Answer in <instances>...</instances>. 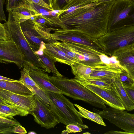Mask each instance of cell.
I'll return each instance as SVG.
<instances>
[{"label": "cell", "mask_w": 134, "mask_h": 134, "mask_svg": "<svg viewBox=\"0 0 134 134\" xmlns=\"http://www.w3.org/2000/svg\"><path fill=\"white\" fill-rule=\"evenodd\" d=\"M115 0L97 4L92 3L69 13L57 14L66 29L80 33L97 40L107 32L108 19L111 7Z\"/></svg>", "instance_id": "obj_1"}, {"label": "cell", "mask_w": 134, "mask_h": 134, "mask_svg": "<svg viewBox=\"0 0 134 134\" xmlns=\"http://www.w3.org/2000/svg\"><path fill=\"white\" fill-rule=\"evenodd\" d=\"M51 82L63 92V94L75 100L85 101L94 107L105 109L107 108L103 100L74 79H68L55 76H49Z\"/></svg>", "instance_id": "obj_2"}, {"label": "cell", "mask_w": 134, "mask_h": 134, "mask_svg": "<svg viewBox=\"0 0 134 134\" xmlns=\"http://www.w3.org/2000/svg\"><path fill=\"white\" fill-rule=\"evenodd\" d=\"M8 13V20L4 24L7 30L9 39L19 46L25 58L24 64L33 65L48 72L49 70L44 65L38 55L35 53L24 36L20 20L13 17L11 11Z\"/></svg>", "instance_id": "obj_3"}, {"label": "cell", "mask_w": 134, "mask_h": 134, "mask_svg": "<svg viewBox=\"0 0 134 134\" xmlns=\"http://www.w3.org/2000/svg\"><path fill=\"white\" fill-rule=\"evenodd\" d=\"M97 40L105 54L111 56L116 49L134 43V25L111 29Z\"/></svg>", "instance_id": "obj_4"}, {"label": "cell", "mask_w": 134, "mask_h": 134, "mask_svg": "<svg viewBox=\"0 0 134 134\" xmlns=\"http://www.w3.org/2000/svg\"><path fill=\"white\" fill-rule=\"evenodd\" d=\"M45 91L54 105L61 123L66 125L71 124H74L82 129L88 128V126L83 124L82 118L79 115L78 111L75 108L74 104L63 94Z\"/></svg>", "instance_id": "obj_5"}, {"label": "cell", "mask_w": 134, "mask_h": 134, "mask_svg": "<svg viewBox=\"0 0 134 134\" xmlns=\"http://www.w3.org/2000/svg\"><path fill=\"white\" fill-rule=\"evenodd\" d=\"M134 25V1L115 0L111 8L107 31L111 29Z\"/></svg>", "instance_id": "obj_6"}, {"label": "cell", "mask_w": 134, "mask_h": 134, "mask_svg": "<svg viewBox=\"0 0 134 134\" xmlns=\"http://www.w3.org/2000/svg\"><path fill=\"white\" fill-rule=\"evenodd\" d=\"M20 25L24 36L35 52L39 50L43 41L52 43L50 31H53V28L42 26L30 20L20 23Z\"/></svg>", "instance_id": "obj_7"}, {"label": "cell", "mask_w": 134, "mask_h": 134, "mask_svg": "<svg viewBox=\"0 0 134 134\" xmlns=\"http://www.w3.org/2000/svg\"><path fill=\"white\" fill-rule=\"evenodd\" d=\"M94 112L98 114L124 131L134 134V114L109 107L103 110L93 108Z\"/></svg>", "instance_id": "obj_8"}, {"label": "cell", "mask_w": 134, "mask_h": 134, "mask_svg": "<svg viewBox=\"0 0 134 134\" xmlns=\"http://www.w3.org/2000/svg\"><path fill=\"white\" fill-rule=\"evenodd\" d=\"M54 32L50 34L52 43L57 40L62 42H71L86 45L104 52L99 43L98 40L91 38L80 33L68 29L56 28Z\"/></svg>", "instance_id": "obj_9"}, {"label": "cell", "mask_w": 134, "mask_h": 134, "mask_svg": "<svg viewBox=\"0 0 134 134\" xmlns=\"http://www.w3.org/2000/svg\"><path fill=\"white\" fill-rule=\"evenodd\" d=\"M56 42L78 55L80 61V64L89 65H93L101 62L99 56L100 54H105L104 51L80 43L65 42L57 41Z\"/></svg>", "instance_id": "obj_10"}, {"label": "cell", "mask_w": 134, "mask_h": 134, "mask_svg": "<svg viewBox=\"0 0 134 134\" xmlns=\"http://www.w3.org/2000/svg\"><path fill=\"white\" fill-rule=\"evenodd\" d=\"M24 56L19 46L9 39L0 41V63L14 64L19 69L22 68Z\"/></svg>", "instance_id": "obj_11"}, {"label": "cell", "mask_w": 134, "mask_h": 134, "mask_svg": "<svg viewBox=\"0 0 134 134\" xmlns=\"http://www.w3.org/2000/svg\"><path fill=\"white\" fill-rule=\"evenodd\" d=\"M35 108L30 113L35 121L47 129L54 128L60 122L49 108L48 104L41 100L35 95Z\"/></svg>", "instance_id": "obj_12"}, {"label": "cell", "mask_w": 134, "mask_h": 134, "mask_svg": "<svg viewBox=\"0 0 134 134\" xmlns=\"http://www.w3.org/2000/svg\"><path fill=\"white\" fill-rule=\"evenodd\" d=\"M114 79L112 82L113 88L111 89L92 85L79 83L99 97L106 105L115 108L124 110H125V108L115 88L113 82Z\"/></svg>", "instance_id": "obj_13"}, {"label": "cell", "mask_w": 134, "mask_h": 134, "mask_svg": "<svg viewBox=\"0 0 134 134\" xmlns=\"http://www.w3.org/2000/svg\"><path fill=\"white\" fill-rule=\"evenodd\" d=\"M123 70H124L115 64H106L101 61L94 65L93 69L90 74L83 77L75 78L112 81L114 79L120 76Z\"/></svg>", "instance_id": "obj_14"}, {"label": "cell", "mask_w": 134, "mask_h": 134, "mask_svg": "<svg viewBox=\"0 0 134 134\" xmlns=\"http://www.w3.org/2000/svg\"><path fill=\"white\" fill-rule=\"evenodd\" d=\"M0 97L9 104L20 107L30 114L36 107L35 94L22 95L0 88Z\"/></svg>", "instance_id": "obj_15"}, {"label": "cell", "mask_w": 134, "mask_h": 134, "mask_svg": "<svg viewBox=\"0 0 134 134\" xmlns=\"http://www.w3.org/2000/svg\"><path fill=\"white\" fill-rule=\"evenodd\" d=\"M112 55L116 57L121 66L134 79V43L116 49Z\"/></svg>", "instance_id": "obj_16"}, {"label": "cell", "mask_w": 134, "mask_h": 134, "mask_svg": "<svg viewBox=\"0 0 134 134\" xmlns=\"http://www.w3.org/2000/svg\"><path fill=\"white\" fill-rule=\"evenodd\" d=\"M23 68L27 70L30 77L44 91L63 94L62 91L51 82L48 74L44 70L33 65L25 64L23 65Z\"/></svg>", "instance_id": "obj_17"}, {"label": "cell", "mask_w": 134, "mask_h": 134, "mask_svg": "<svg viewBox=\"0 0 134 134\" xmlns=\"http://www.w3.org/2000/svg\"><path fill=\"white\" fill-rule=\"evenodd\" d=\"M45 46L43 53L55 62H58L70 66L78 64L74 59L67 55L53 43H45Z\"/></svg>", "instance_id": "obj_18"}, {"label": "cell", "mask_w": 134, "mask_h": 134, "mask_svg": "<svg viewBox=\"0 0 134 134\" xmlns=\"http://www.w3.org/2000/svg\"><path fill=\"white\" fill-rule=\"evenodd\" d=\"M19 81L31 91L36 96L45 103L51 105L50 99L45 91L41 88L30 77L27 70L24 68L21 71Z\"/></svg>", "instance_id": "obj_19"}, {"label": "cell", "mask_w": 134, "mask_h": 134, "mask_svg": "<svg viewBox=\"0 0 134 134\" xmlns=\"http://www.w3.org/2000/svg\"><path fill=\"white\" fill-rule=\"evenodd\" d=\"M0 88L22 95L30 96L34 94L19 80L9 81L0 80Z\"/></svg>", "instance_id": "obj_20"}, {"label": "cell", "mask_w": 134, "mask_h": 134, "mask_svg": "<svg viewBox=\"0 0 134 134\" xmlns=\"http://www.w3.org/2000/svg\"><path fill=\"white\" fill-rule=\"evenodd\" d=\"M115 88L125 110L130 111L134 109V103L130 99L123 86L120 76L116 77L113 81Z\"/></svg>", "instance_id": "obj_21"}, {"label": "cell", "mask_w": 134, "mask_h": 134, "mask_svg": "<svg viewBox=\"0 0 134 134\" xmlns=\"http://www.w3.org/2000/svg\"><path fill=\"white\" fill-rule=\"evenodd\" d=\"M29 114V112L18 106L0 103V116L2 117L12 119L16 115L25 116Z\"/></svg>", "instance_id": "obj_22"}, {"label": "cell", "mask_w": 134, "mask_h": 134, "mask_svg": "<svg viewBox=\"0 0 134 134\" xmlns=\"http://www.w3.org/2000/svg\"><path fill=\"white\" fill-rule=\"evenodd\" d=\"M74 105L78 109V114L81 117L88 119L102 126H106L103 118L98 114L91 112L77 104Z\"/></svg>", "instance_id": "obj_23"}, {"label": "cell", "mask_w": 134, "mask_h": 134, "mask_svg": "<svg viewBox=\"0 0 134 134\" xmlns=\"http://www.w3.org/2000/svg\"><path fill=\"white\" fill-rule=\"evenodd\" d=\"M74 79L79 83L92 85L107 89H111L113 88L112 83L113 80L112 81H110L101 79H86L81 78H74Z\"/></svg>", "instance_id": "obj_24"}, {"label": "cell", "mask_w": 134, "mask_h": 134, "mask_svg": "<svg viewBox=\"0 0 134 134\" xmlns=\"http://www.w3.org/2000/svg\"><path fill=\"white\" fill-rule=\"evenodd\" d=\"M13 17L20 20V23L30 19V17L35 14L32 12L21 6L11 11Z\"/></svg>", "instance_id": "obj_25"}, {"label": "cell", "mask_w": 134, "mask_h": 134, "mask_svg": "<svg viewBox=\"0 0 134 134\" xmlns=\"http://www.w3.org/2000/svg\"><path fill=\"white\" fill-rule=\"evenodd\" d=\"M38 55L45 66L54 76L59 77L63 76L56 68L54 64L55 62L53 60L49 58L44 53L42 55Z\"/></svg>", "instance_id": "obj_26"}, {"label": "cell", "mask_w": 134, "mask_h": 134, "mask_svg": "<svg viewBox=\"0 0 134 134\" xmlns=\"http://www.w3.org/2000/svg\"><path fill=\"white\" fill-rule=\"evenodd\" d=\"M22 6L32 12L35 15L50 11L36 4L29 3L27 1Z\"/></svg>", "instance_id": "obj_27"}, {"label": "cell", "mask_w": 134, "mask_h": 134, "mask_svg": "<svg viewBox=\"0 0 134 134\" xmlns=\"http://www.w3.org/2000/svg\"><path fill=\"white\" fill-rule=\"evenodd\" d=\"M26 0H6V7L7 11H11L22 6Z\"/></svg>", "instance_id": "obj_28"}, {"label": "cell", "mask_w": 134, "mask_h": 134, "mask_svg": "<svg viewBox=\"0 0 134 134\" xmlns=\"http://www.w3.org/2000/svg\"><path fill=\"white\" fill-rule=\"evenodd\" d=\"M120 78L123 86L134 87V79L131 78L125 70H123L120 75Z\"/></svg>", "instance_id": "obj_29"}, {"label": "cell", "mask_w": 134, "mask_h": 134, "mask_svg": "<svg viewBox=\"0 0 134 134\" xmlns=\"http://www.w3.org/2000/svg\"><path fill=\"white\" fill-rule=\"evenodd\" d=\"M58 48L61 50L69 56L74 59L78 64H80V61L79 55L67 49L64 47L58 44L56 42L53 43Z\"/></svg>", "instance_id": "obj_30"}, {"label": "cell", "mask_w": 134, "mask_h": 134, "mask_svg": "<svg viewBox=\"0 0 134 134\" xmlns=\"http://www.w3.org/2000/svg\"><path fill=\"white\" fill-rule=\"evenodd\" d=\"M70 0H52V7L53 9L61 10Z\"/></svg>", "instance_id": "obj_31"}, {"label": "cell", "mask_w": 134, "mask_h": 134, "mask_svg": "<svg viewBox=\"0 0 134 134\" xmlns=\"http://www.w3.org/2000/svg\"><path fill=\"white\" fill-rule=\"evenodd\" d=\"M9 39L7 29L4 24L0 22V41H6Z\"/></svg>", "instance_id": "obj_32"}, {"label": "cell", "mask_w": 134, "mask_h": 134, "mask_svg": "<svg viewBox=\"0 0 134 134\" xmlns=\"http://www.w3.org/2000/svg\"><path fill=\"white\" fill-rule=\"evenodd\" d=\"M66 126V130L69 133L80 132L82 131L81 127L74 124H69Z\"/></svg>", "instance_id": "obj_33"}, {"label": "cell", "mask_w": 134, "mask_h": 134, "mask_svg": "<svg viewBox=\"0 0 134 134\" xmlns=\"http://www.w3.org/2000/svg\"><path fill=\"white\" fill-rule=\"evenodd\" d=\"M29 3H33L37 4L40 6L47 9L50 10H53L52 9L48 4L43 0H26Z\"/></svg>", "instance_id": "obj_34"}, {"label": "cell", "mask_w": 134, "mask_h": 134, "mask_svg": "<svg viewBox=\"0 0 134 134\" xmlns=\"http://www.w3.org/2000/svg\"><path fill=\"white\" fill-rule=\"evenodd\" d=\"M123 86L128 96L134 103V87H128Z\"/></svg>", "instance_id": "obj_35"}, {"label": "cell", "mask_w": 134, "mask_h": 134, "mask_svg": "<svg viewBox=\"0 0 134 134\" xmlns=\"http://www.w3.org/2000/svg\"><path fill=\"white\" fill-rule=\"evenodd\" d=\"M5 0H0V21H7L6 16L3 9Z\"/></svg>", "instance_id": "obj_36"}, {"label": "cell", "mask_w": 134, "mask_h": 134, "mask_svg": "<svg viewBox=\"0 0 134 134\" xmlns=\"http://www.w3.org/2000/svg\"><path fill=\"white\" fill-rule=\"evenodd\" d=\"M13 133H18L25 134L27 133V131L25 129L20 125H16L13 128Z\"/></svg>", "instance_id": "obj_37"}, {"label": "cell", "mask_w": 134, "mask_h": 134, "mask_svg": "<svg viewBox=\"0 0 134 134\" xmlns=\"http://www.w3.org/2000/svg\"><path fill=\"white\" fill-rule=\"evenodd\" d=\"M100 59L102 62L106 64H111L109 60V57L105 54H102L99 55Z\"/></svg>", "instance_id": "obj_38"}, {"label": "cell", "mask_w": 134, "mask_h": 134, "mask_svg": "<svg viewBox=\"0 0 134 134\" xmlns=\"http://www.w3.org/2000/svg\"><path fill=\"white\" fill-rule=\"evenodd\" d=\"M105 134H115V133H121V134H130L129 133L126 132H122L120 131H109L106 132Z\"/></svg>", "instance_id": "obj_39"}, {"label": "cell", "mask_w": 134, "mask_h": 134, "mask_svg": "<svg viewBox=\"0 0 134 134\" xmlns=\"http://www.w3.org/2000/svg\"><path fill=\"white\" fill-rule=\"evenodd\" d=\"M0 80H2L9 81H15L16 80L10 79L0 75Z\"/></svg>", "instance_id": "obj_40"}, {"label": "cell", "mask_w": 134, "mask_h": 134, "mask_svg": "<svg viewBox=\"0 0 134 134\" xmlns=\"http://www.w3.org/2000/svg\"><path fill=\"white\" fill-rule=\"evenodd\" d=\"M112 0H99L96 2H97L98 4H99L104 2H109Z\"/></svg>", "instance_id": "obj_41"}, {"label": "cell", "mask_w": 134, "mask_h": 134, "mask_svg": "<svg viewBox=\"0 0 134 134\" xmlns=\"http://www.w3.org/2000/svg\"><path fill=\"white\" fill-rule=\"evenodd\" d=\"M0 103L5 105H10L0 97Z\"/></svg>", "instance_id": "obj_42"}, {"label": "cell", "mask_w": 134, "mask_h": 134, "mask_svg": "<svg viewBox=\"0 0 134 134\" xmlns=\"http://www.w3.org/2000/svg\"><path fill=\"white\" fill-rule=\"evenodd\" d=\"M50 15L52 16H55L57 15V14L55 13L52 10H50L49 11Z\"/></svg>", "instance_id": "obj_43"}, {"label": "cell", "mask_w": 134, "mask_h": 134, "mask_svg": "<svg viewBox=\"0 0 134 134\" xmlns=\"http://www.w3.org/2000/svg\"><path fill=\"white\" fill-rule=\"evenodd\" d=\"M62 10H54L52 11L55 13L57 14L60 13L62 11Z\"/></svg>", "instance_id": "obj_44"}, {"label": "cell", "mask_w": 134, "mask_h": 134, "mask_svg": "<svg viewBox=\"0 0 134 134\" xmlns=\"http://www.w3.org/2000/svg\"><path fill=\"white\" fill-rule=\"evenodd\" d=\"M61 133L62 134H68L69 133L66 130H64L62 131Z\"/></svg>", "instance_id": "obj_45"}, {"label": "cell", "mask_w": 134, "mask_h": 134, "mask_svg": "<svg viewBox=\"0 0 134 134\" xmlns=\"http://www.w3.org/2000/svg\"><path fill=\"white\" fill-rule=\"evenodd\" d=\"M90 2L92 3H94L97 1L99 0H84Z\"/></svg>", "instance_id": "obj_46"}, {"label": "cell", "mask_w": 134, "mask_h": 134, "mask_svg": "<svg viewBox=\"0 0 134 134\" xmlns=\"http://www.w3.org/2000/svg\"><path fill=\"white\" fill-rule=\"evenodd\" d=\"M28 134H36V133L34 132H30L28 133Z\"/></svg>", "instance_id": "obj_47"}, {"label": "cell", "mask_w": 134, "mask_h": 134, "mask_svg": "<svg viewBox=\"0 0 134 134\" xmlns=\"http://www.w3.org/2000/svg\"><path fill=\"white\" fill-rule=\"evenodd\" d=\"M43 0L48 5V2L47 0Z\"/></svg>", "instance_id": "obj_48"}, {"label": "cell", "mask_w": 134, "mask_h": 134, "mask_svg": "<svg viewBox=\"0 0 134 134\" xmlns=\"http://www.w3.org/2000/svg\"><path fill=\"white\" fill-rule=\"evenodd\" d=\"M49 2H51L52 1V0H47Z\"/></svg>", "instance_id": "obj_49"}, {"label": "cell", "mask_w": 134, "mask_h": 134, "mask_svg": "<svg viewBox=\"0 0 134 134\" xmlns=\"http://www.w3.org/2000/svg\"><path fill=\"white\" fill-rule=\"evenodd\" d=\"M0 118H5L2 117L1 116H0Z\"/></svg>", "instance_id": "obj_50"}, {"label": "cell", "mask_w": 134, "mask_h": 134, "mask_svg": "<svg viewBox=\"0 0 134 134\" xmlns=\"http://www.w3.org/2000/svg\"><path fill=\"white\" fill-rule=\"evenodd\" d=\"M83 133V134H85H85H86V133H87V134L89 133V134H90V133H88V132H86V133L85 132V133Z\"/></svg>", "instance_id": "obj_51"}, {"label": "cell", "mask_w": 134, "mask_h": 134, "mask_svg": "<svg viewBox=\"0 0 134 134\" xmlns=\"http://www.w3.org/2000/svg\"><path fill=\"white\" fill-rule=\"evenodd\" d=\"M132 0V1H134V0Z\"/></svg>", "instance_id": "obj_52"}, {"label": "cell", "mask_w": 134, "mask_h": 134, "mask_svg": "<svg viewBox=\"0 0 134 134\" xmlns=\"http://www.w3.org/2000/svg\"></svg>", "instance_id": "obj_53"}]
</instances>
